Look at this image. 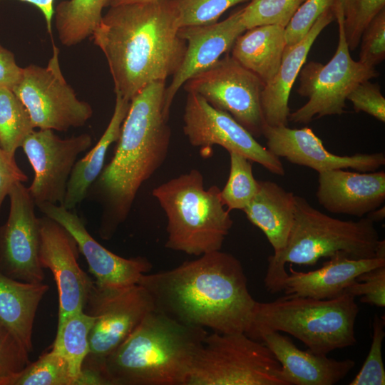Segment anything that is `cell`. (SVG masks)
Wrapping results in <instances>:
<instances>
[{
  "label": "cell",
  "mask_w": 385,
  "mask_h": 385,
  "mask_svg": "<svg viewBox=\"0 0 385 385\" xmlns=\"http://www.w3.org/2000/svg\"><path fill=\"white\" fill-rule=\"evenodd\" d=\"M383 265V257L356 260L337 255L315 270L298 272L290 267L282 292L317 299L335 298L344 294L346 288L361 273Z\"/></svg>",
  "instance_id": "obj_23"
},
{
  "label": "cell",
  "mask_w": 385,
  "mask_h": 385,
  "mask_svg": "<svg viewBox=\"0 0 385 385\" xmlns=\"http://www.w3.org/2000/svg\"><path fill=\"white\" fill-rule=\"evenodd\" d=\"M59 52L53 43L46 66L30 64L24 68L21 79L13 89L28 111L34 128L67 131L84 125L93 115L91 106L78 99L66 81Z\"/></svg>",
  "instance_id": "obj_10"
},
{
  "label": "cell",
  "mask_w": 385,
  "mask_h": 385,
  "mask_svg": "<svg viewBox=\"0 0 385 385\" xmlns=\"http://www.w3.org/2000/svg\"><path fill=\"white\" fill-rule=\"evenodd\" d=\"M366 217L371 220L373 222L382 221L385 217L384 206L383 205L382 207H379L369 212Z\"/></svg>",
  "instance_id": "obj_46"
},
{
  "label": "cell",
  "mask_w": 385,
  "mask_h": 385,
  "mask_svg": "<svg viewBox=\"0 0 385 385\" xmlns=\"http://www.w3.org/2000/svg\"><path fill=\"white\" fill-rule=\"evenodd\" d=\"M19 1L33 4L41 11L46 23L48 32L51 34L52 20H53V17L54 14L53 3L55 0H19Z\"/></svg>",
  "instance_id": "obj_44"
},
{
  "label": "cell",
  "mask_w": 385,
  "mask_h": 385,
  "mask_svg": "<svg viewBox=\"0 0 385 385\" xmlns=\"http://www.w3.org/2000/svg\"><path fill=\"white\" fill-rule=\"evenodd\" d=\"M27 180V175L19 167L15 158L9 155L0 146V210L12 186Z\"/></svg>",
  "instance_id": "obj_42"
},
{
  "label": "cell",
  "mask_w": 385,
  "mask_h": 385,
  "mask_svg": "<svg viewBox=\"0 0 385 385\" xmlns=\"http://www.w3.org/2000/svg\"><path fill=\"white\" fill-rule=\"evenodd\" d=\"M180 27L215 23L233 6L250 0H173Z\"/></svg>",
  "instance_id": "obj_35"
},
{
  "label": "cell",
  "mask_w": 385,
  "mask_h": 385,
  "mask_svg": "<svg viewBox=\"0 0 385 385\" xmlns=\"http://www.w3.org/2000/svg\"><path fill=\"white\" fill-rule=\"evenodd\" d=\"M34 129L28 111L15 93L0 88V146L15 158L16 150Z\"/></svg>",
  "instance_id": "obj_30"
},
{
  "label": "cell",
  "mask_w": 385,
  "mask_h": 385,
  "mask_svg": "<svg viewBox=\"0 0 385 385\" xmlns=\"http://www.w3.org/2000/svg\"><path fill=\"white\" fill-rule=\"evenodd\" d=\"M335 18L339 41L333 57L326 64L309 61L299 71L297 93L308 101L289 113L288 120L294 123H309L314 118L342 114L349 93L359 83L378 76L375 68L351 58L344 32V16L336 13Z\"/></svg>",
  "instance_id": "obj_9"
},
{
  "label": "cell",
  "mask_w": 385,
  "mask_h": 385,
  "mask_svg": "<svg viewBox=\"0 0 385 385\" xmlns=\"http://www.w3.org/2000/svg\"><path fill=\"white\" fill-rule=\"evenodd\" d=\"M36 207L73 237L97 283L113 287L130 285L151 270L152 265L145 257L125 258L104 247L91 235L82 219L62 205L44 202Z\"/></svg>",
  "instance_id": "obj_18"
},
{
  "label": "cell",
  "mask_w": 385,
  "mask_h": 385,
  "mask_svg": "<svg viewBox=\"0 0 385 385\" xmlns=\"http://www.w3.org/2000/svg\"><path fill=\"white\" fill-rule=\"evenodd\" d=\"M230 174L220 196L229 211L243 210L256 195L259 183L253 175L252 161L241 154L230 152Z\"/></svg>",
  "instance_id": "obj_31"
},
{
  "label": "cell",
  "mask_w": 385,
  "mask_h": 385,
  "mask_svg": "<svg viewBox=\"0 0 385 385\" xmlns=\"http://www.w3.org/2000/svg\"><path fill=\"white\" fill-rule=\"evenodd\" d=\"M344 294L361 297V303L385 307V265L361 273L344 290Z\"/></svg>",
  "instance_id": "obj_39"
},
{
  "label": "cell",
  "mask_w": 385,
  "mask_h": 385,
  "mask_svg": "<svg viewBox=\"0 0 385 385\" xmlns=\"http://www.w3.org/2000/svg\"><path fill=\"white\" fill-rule=\"evenodd\" d=\"M294 198V219L287 243L267 257L264 284L268 292H282L287 263L313 266L322 257L337 255L356 260L376 257L379 235L371 220H339L312 207L304 197Z\"/></svg>",
  "instance_id": "obj_5"
},
{
  "label": "cell",
  "mask_w": 385,
  "mask_h": 385,
  "mask_svg": "<svg viewBox=\"0 0 385 385\" xmlns=\"http://www.w3.org/2000/svg\"><path fill=\"white\" fill-rule=\"evenodd\" d=\"M165 81L145 86L130 101L115 153L88 190L102 207L98 234L110 240L127 219L138 190L163 164L171 130L164 111Z\"/></svg>",
  "instance_id": "obj_3"
},
{
  "label": "cell",
  "mask_w": 385,
  "mask_h": 385,
  "mask_svg": "<svg viewBox=\"0 0 385 385\" xmlns=\"http://www.w3.org/2000/svg\"><path fill=\"white\" fill-rule=\"evenodd\" d=\"M183 128L189 143L200 148L202 157H209L217 145L228 153L242 155L277 175L285 174L279 158L260 145L229 113L213 107L197 94L188 93Z\"/></svg>",
  "instance_id": "obj_13"
},
{
  "label": "cell",
  "mask_w": 385,
  "mask_h": 385,
  "mask_svg": "<svg viewBox=\"0 0 385 385\" xmlns=\"http://www.w3.org/2000/svg\"><path fill=\"white\" fill-rule=\"evenodd\" d=\"M91 144L88 133L62 139L51 129L34 130L26 138L21 148L34 172L28 188L36 206L44 202L63 204L78 157Z\"/></svg>",
  "instance_id": "obj_14"
},
{
  "label": "cell",
  "mask_w": 385,
  "mask_h": 385,
  "mask_svg": "<svg viewBox=\"0 0 385 385\" xmlns=\"http://www.w3.org/2000/svg\"><path fill=\"white\" fill-rule=\"evenodd\" d=\"M138 284L150 294L155 310L217 333H245L256 302L240 261L221 250L143 274Z\"/></svg>",
  "instance_id": "obj_1"
},
{
  "label": "cell",
  "mask_w": 385,
  "mask_h": 385,
  "mask_svg": "<svg viewBox=\"0 0 385 385\" xmlns=\"http://www.w3.org/2000/svg\"><path fill=\"white\" fill-rule=\"evenodd\" d=\"M286 46L284 27L261 25L245 30L231 48V56L265 84L276 74Z\"/></svg>",
  "instance_id": "obj_26"
},
{
  "label": "cell",
  "mask_w": 385,
  "mask_h": 385,
  "mask_svg": "<svg viewBox=\"0 0 385 385\" xmlns=\"http://www.w3.org/2000/svg\"><path fill=\"white\" fill-rule=\"evenodd\" d=\"M258 183L256 195L242 211L265 234L277 253L284 247L294 222L295 195L274 182Z\"/></svg>",
  "instance_id": "obj_24"
},
{
  "label": "cell",
  "mask_w": 385,
  "mask_h": 385,
  "mask_svg": "<svg viewBox=\"0 0 385 385\" xmlns=\"http://www.w3.org/2000/svg\"><path fill=\"white\" fill-rule=\"evenodd\" d=\"M207 334L153 309L113 351L85 371L101 385H185Z\"/></svg>",
  "instance_id": "obj_4"
},
{
  "label": "cell",
  "mask_w": 385,
  "mask_h": 385,
  "mask_svg": "<svg viewBox=\"0 0 385 385\" xmlns=\"http://www.w3.org/2000/svg\"><path fill=\"white\" fill-rule=\"evenodd\" d=\"M305 0H250L242 9V21L246 29L267 24L285 27Z\"/></svg>",
  "instance_id": "obj_33"
},
{
  "label": "cell",
  "mask_w": 385,
  "mask_h": 385,
  "mask_svg": "<svg viewBox=\"0 0 385 385\" xmlns=\"http://www.w3.org/2000/svg\"><path fill=\"white\" fill-rule=\"evenodd\" d=\"M149 1H153V0H112L110 4V6H117V5H120V4H130V3Z\"/></svg>",
  "instance_id": "obj_47"
},
{
  "label": "cell",
  "mask_w": 385,
  "mask_h": 385,
  "mask_svg": "<svg viewBox=\"0 0 385 385\" xmlns=\"http://www.w3.org/2000/svg\"><path fill=\"white\" fill-rule=\"evenodd\" d=\"M11 385H76L66 360L51 348L30 362Z\"/></svg>",
  "instance_id": "obj_32"
},
{
  "label": "cell",
  "mask_w": 385,
  "mask_h": 385,
  "mask_svg": "<svg viewBox=\"0 0 385 385\" xmlns=\"http://www.w3.org/2000/svg\"><path fill=\"white\" fill-rule=\"evenodd\" d=\"M335 0H305L284 27L286 46L299 42L319 17L334 6Z\"/></svg>",
  "instance_id": "obj_38"
},
{
  "label": "cell",
  "mask_w": 385,
  "mask_h": 385,
  "mask_svg": "<svg viewBox=\"0 0 385 385\" xmlns=\"http://www.w3.org/2000/svg\"><path fill=\"white\" fill-rule=\"evenodd\" d=\"M384 9L385 0H353L344 21L346 39L350 51L358 47L364 30Z\"/></svg>",
  "instance_id": "obj_37"
},
{
  "label": "cell",
  "mask_w": 385,
  "mask_h": 385,
  "mask_svg": "<svg viewBox=\"0 0 385 385\" xmlns=\"http://www.w3.org/2000/svg\"><path fill=\"white\" fill-rule=\"evenodd\" d=\"M335 18L334 6L324 11L299 42L286 46L279 67L261 94V108L265 124L287 125L291 90L304 64L309 51L317 36Z\"/></svg>",
  "instance_id": "obj_22"
},
{
  "label": "cell",
  "mask_w": 385,
  "mask_h": 385,
  "mask_svg": "<svg viewBox=\"0 0 385 385\" xmlns=\"http://www.w3.org/2000/svg\"><path fill=\"white\" fill-rule=\"evenodd\" d=\"M242 9L222 21L182 26L178 35L186 42V51L180 66L165 88L164 111L170 115L172 102L178 90L195 75L216 63L230 51L237 38L245 31Z\"/></svg>",
  "instance_id": "obj_19"
},
{
  "label": "cell",
  "mask_w": 385,
  "mask_h": 385,
  "mask_svg": "<svg viewBox=\"0 0 385 385\" xmlns=\"http://www.w3.org/2000/svg\"><path fill=\"white\" fill-rule=\"evenodd\" d=\"M153 309L150 294L138 283L113 287L94 280L83 309L94 317V322L89 334V354L83 369L98 363L113 351Z\"/></svg>",
  "instance_id": "obj_11"
},
{
  "label": "cell",
  "mask_w": 385,
  "mask_h": 385,
  "mask_svg": "<svg viewBox=\"0 0 385 385\" xmlns=\"http://www.w3.org/2000/svg\"><path fill=\"white\" fill-rule=\"evenodd\" d=\"M8 197L9 215L0 225V272L18 281L42 283L45 276L39 260L36 204L24 183L14 185Z\"/></svg>",
  "instance_id": "obj_15"
},
{
  "label": "cell",
  "mask_w": 385,
  "mask_h": 385,
  "mask_svg": "<svg viewBox=\"0 0 385 385\" xmlns=\"http://www.w3.org/2000/svg\"><path fill=\"white\" fill-rule=\"evenodd\" d=\"M112 0H65L54 9L58 39L66 46L79 44L92 36Z\"/></svg>",
  "instance_id": "obj_28"
},
{
  "label": "cell",
  "mask_w": 385,
  "mask_h": 385,
  "mask_svg": "<svg viewBox=\"0 0 385 385\" xmlns=\"http://www.w3.org/2000/svg\"><path fill=\"white\" fill-rule=\"evenodd\" d=\"M173 0L111 6L92 35L103 53L115 94L131 100L148 84L165 81L186 51Z\"/></svg>",
  "instance_id": "obj_2"
},
{
  "label": "cell",
  "mask_w": 385,
  "mask_h": 385,
  "mask_svg": "<svg viewBox=\"0 0 385 385\" xmlns=\"http://www.w3.org/2000/svg\"><path fill=\"white\" fill-rule=\"evenodd\" d=\"M385 319L374 314L372 320L371 344L368 355L349 385H384L385 369L382 359V342L385 337Z\"/></svg>",
  "instance_id": "obj_34"
},
{
  "label": "cell",
  "mask_w": 385,
  "mask_h": 385,
  "mask_svg": "<svg viewBox=\"0 0 385 385\" xmlns=\"http://www.w3.org/2000/svg\"><path fill=\"white\" fill-rule=\"evenodd\" d=\"M353 0H335L334 4V13H342L345 16L349 11Z\"/></svg>",
  "instance_id": "obj_45"
},
{
  "label": "cell",
  "mask_w": 385,
  "mask_h": 385,
  "mask_svg": "<svg viewBox=\"0 0 385 385\" xmlns=\"http://www.w3.org/2000/svg\"><path fill=\"white\" fill-rule=\"evenodd\" d=\"M359 312L355 297L347 294L328 299L285 294L271 302L256 301L245 334L255 339L262 332H284L312 352L327 355L356 344Z\"/></svg>",
  "instance_id": "obj_6"
},
{
  "label": "cell",
  "mask_w": 385,
  "mask_h": 385,
  "mask_svg": "<svg viewBox=\"0 0 385 385\" xmlns=\"http://www.w3.org/2000/svg\"><path fill=\"white\" fill-rule=\"evenodd\" d=\"M49 287L12 279L0 272V323L31 352L38 307Z\"/></svg>",
  "instance_id": "obj_25"
},
{
  "label": "cell",
  "mask_w": 385,
  "mask_h": 385,
  "mask_svg": "<svg viewBox=\"0 0 385 385\" xmlns=\"http://www.w3.org/2000/svg\"><path fill=\"white\" fill-rule=\"evenodd\" d=\"M318 174L317 199L329 212L362 217L384 202V170L336 169Z\"/></svg>",
  "instance_id": "obj_20"
},
{
  "label": "cell",
  "mask_w": 385,
  "mask_h": 385,
  "mask_svg": "<svg viewBox=\"0 0 385 385\" xmlns=\"http://www.w3.org/2000/svg\"><path fill=\"white\" fill-rule=\"evenodd\" d=\"M183 86L188 93L197 94L229 113L255 138L262 135L266 125L261 108L265 83L230 55L195 75Z\"/></svg>",
  "instance_id": "obj_12"
},
{
  "label": "cell",
  "mask_w": 385,
  "mask_h": 385,
  "mask_svg": "<svg viewBox=\"0 0 385 385\" xmlns=\"http://www.w3.org/2000/svg\"><path fill=\"white\" fill-rule=\"evenodd\" d=\"M262 135L267 148L278 158L292 164L306 166L322 173L351 168L359 172L376 171L385 164L384 153L338 155L328 151L322 140L308 127L289 128L287 125H265Z\"/></svg>",
  "instance_id": "obj_17"
},
{
  "label": "cell",
  "mask_w": 385,
  "mask_h": 385,
  "mask_svg": "<svg viewBox=\"0 0 385 385\" xmlns=\"http://www.w3.org/2000/svg\"><path fill=\"white\" fill-rule=\"evenodd\" d=\"M23 69L16 63L14 54L0 44V88L13 91L21 79Z\"/></svg>",
  "instance_id": "obj_43"
},
{
  "label": "cell",
  "mask_w": 385,
  "mask_h": 385,
  "mask_svg": "<svg viewBox=\"0 0 385 385\" xmlns=\"http://www.w3.org/2000/svg\"><path fill=\"white\" fill-rule=\"evenodd\" d=\"M356 113L364 112L382 123L385 122V98L378 83L370 80L359 83L348 95Z\"/></svg>",
  "instance_id": "obj_41"
},
{
  "label": "cell",
  "mask_w": 385,
  "mask_h": 385,
  "mask_svg": "<svg viewBox=\"0 0 385 385\" xmlns=\"http://www.w3.org/2000/svg\"><path fill=\"white\" fill-rule=\"evenodd\" d=\"M39 260L52 272L58 294V320L84 309L93 283L78 262V248L71 234L54 220L38 217Z\"/></svg>",
  "instance_id": "obj_16"
},
{
  "label": "cell",
  "mask_w": 385,
  "mask_h": 385,
  "mask_svg": "<svg viewBox=\"0 0 385 385\" xmlns=\"http://www.w3.org/2000/svg\"><path fill=\"white\" fill-rule=\"evenodd\" d=\"M255 340L265 344L281 365L287 385H334L355 366L350 359L337 360L299 349L287 336L277 331L259 333Z\"/></svg>",
  "instance_id": "obj_21"
},
{
  "label": "cell",
  "mask_w": 385,
  "mask_h": 385,
  "mask_svg": "<svg viewBox=\"0 0 385 385\" xmlns=\"http://www.w3.org/2000/svg\"><path fill=\"white\" fill-rule=\"evenodd\" d=\"M153 196L167 217L165 247L190 255L220 250L232 227L220 189H205L197 169L181 174L155 188Z\"/></svg>",
  "instance_id": "obj_7"
},
{
  "label": "cell",
  "mask_w": 385,
  "mask_h": 385,
  "mask_svg": "<svg viewBox=\"0 0 385 385\" xmlns=\"http://www.w3.org/2000/svg\"><path fill=\"white\" fill-rule=\"evenodd\" d=\"M29 351L21 341L0 323V385H11L31 362Z\"/></svg>",
  "instance_id": "obj_36"
},
{
  "label": "cell",
  "mask_w": 385,
  "mask_h": 385,
  "mask_svg": "<svg viewBox=\"0 0 385 385\" xmlns=\"http://www.w3.org/2000/svg\"><path fill=\"white\" fill-rule=\"evenodd\" d=\"M185 385H287L270 349L245 332L207 334Z\"/></svg>",
  "instance_id": "obj_8"
},
{
  "label": "cell",
  "mask_w": 385,
  "mask_h": 385,
  "mask_svg": "<svg viewBox=\"0 0 385 385\" xmlns=\"http://www.w3.org/2000/svg\"><path fill=\"white\" fill-rule=\"evenodd\" d=\"M359 61L374 68L385 58V9L364 30L360 39Z\"/></svg>",
  "instance_id": "obj_40"
},
{
  "label": "cell",
  "mask_w": 385,
  "mask_h": 385,
  "mask_svg": "<svg viewBox=\"0 0 385 385\" xmlns=\"http://www.w3.org/2000/svg\"><path fill=\"white\" fill-rule=\"evenodd\" d=\"M130 101L115 94L114 111L102 136L88 153L78 160L71 173L62 205L71 210L86 197L88 190L101 174L110 145L117 142Z\"/></svg>",
  "instance_id": "obj_27"
},
{
  "label": "cell",
  "mask_w": 385,
  "mask_h": 385,
  "mask_svg": "<svg viewBox=\"0 0 385 385\" xmlns=\"http://www.w3.org/2000/svg\"><path fill=\"white\" fill-rule=\"evenodd\" d=\"M93 322L94 317L83 310L69 315L58 324L51 346L66 360L76 385H86L83 365L89 354V334Z\"/></svg>",
  "instance_id": "obj_29"
}]
</instances>
